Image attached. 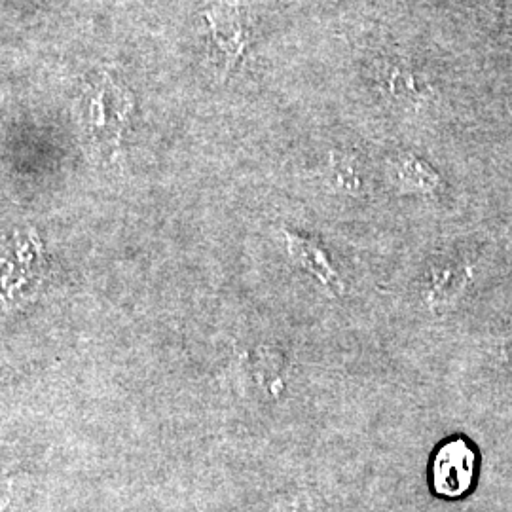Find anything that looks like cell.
<instances>
[{
  "label": "cell",
  "instance_id": "6da1fadb",
  "mask_svg": "<svg viewBox=\"0 0 512 512\" xmlns=\"http://www.w3.org/2000/svg\"><path fill=\"white\" fill-rule=\"evenodd\" d=\"M133 109V95L109 73L88 92V131L95 148L109 162H118L122 156V141Z\"/></svg>",
  "mask_w": 512,
  "mask_h": 512
},
{
  "label": "cell",
  "instance_id": "7a4b0ae2",
  "mask_svg": "<svg viewBox=\"0 0 512 512\" xmlns=\"http://www.w3.org/2000/svg\"><path fill=\"white\" fill-rule=\"evenodd\" d=\"M203 18L209 25L213 57L222 63V78H226L236 67L241 55L245 54L249 44L243 4L241 0H219L209 10H205Z\"/></svg>",
  "mask_w": 512,
  "mask_h": 512
},
{
  "label": "cell",
  "instance_id": "3957f363",
  "mask_svg": "<svg viewBox=\"0 0 512 512\" xmlns=\"http://www.w3.org/2000/svg\"><path fill=\"white\" fill-rule=\"evenodd\" d=\"M475 452L465 440H450L435 456L433 486L444 497H461L475 480Z\"/></svg>",
  "mask_w": 512,
  "mask_h": 512
},
{
  "label": "cell",
  "instance_id": "277c9868",
  "mask_svg": "<svg viewBox=\"0 0 512 512\" xmlns=\"http://www.w3.org/2000/svg\"><path fill=\"white\" fill-rule=\"evenodd\" d=\"M289 255L294 262L304 268L311 277H315L332 296H340L344 293V281L338 274V270L330 264L329 256L315 243L313 239L302 238L291 232H285Z\"/></svg>",
  "mask_w": 512,
  "mask_h": 512
}]
</instances>
